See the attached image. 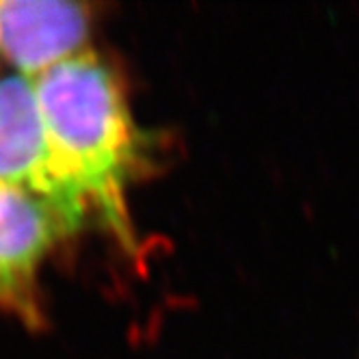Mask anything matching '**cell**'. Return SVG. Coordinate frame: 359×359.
<instances>
[{"mask_svg": "<svg viewBox=\"0 0 359 359\" xmlns=\"http://www.w3.org/2000/svg\"><path fill=\"white\" fill-rule=\"evenodd\" d=\"M33 83L59 161L89 210L133 249L137 241L126 189L137 163L139 137L115 74L87 50Z\"/></svg>", "mask_w": 359, "mask_h": 359, "instance_id": "cell-1", "label": "cell"}, {"mask_svg": "<svg viewBox=\"0 0 359 359\" xmlns=\"http://www.w3.org/2000/svg\"><path fill=\"white\" fill-rule=\"evenodd\" d=\"M0 184L46 201L69 234L91 212L50 143L35 83L20 74L0 79Z\"/></svg>", "mask_w": 359, "mask_h": 359, "instance_id": "cell-2", "label": "cell"}, {"mask_svg": "<svg viewBox=\"0 0 359 359\" xmlns=\"http://www.w3.org/2000/svg\"><path fill=\"white\" fill-rule=\"evenodd\" d=\"M67 234L65 223L46 201L0 184V307L18 314L29 327L41 323L39 266Z\"/></svg>", "mask_w": 359, "mask_h": 359, "instance_id": "cell-3", "label": "cell"}, {"mask_svg": "<svg viewBox=\"0 0 359 359\" xmlns=\"http://www.w3.org/2000/svg\"><path fill=\"white\" fill-rule=\"evenodd\" d=\"M91 9L67 0H0V55L20 76L37 81L87 53Z\"/></svg>", "mask_w": 359, "mask_h": 359, "instance_id": "cell-4", "label": "cell"}]
</instances>
